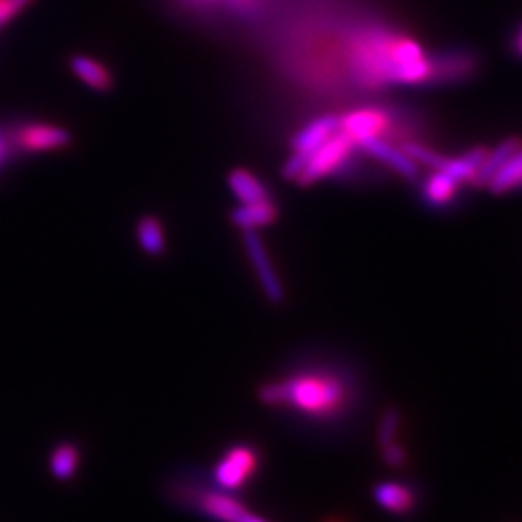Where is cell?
Listing matches in <instances>:
<instances>
[{"label":"cell","instance_id":"20","mask_svg":"<svg viewBox=\"0 0 522 522\" xmlns=\"http://www.w3.org/2000/svg\"><path fill=\"white\" fill-rule=\"evenodd\" d=\"M519 147H521V140L509 138V140H505V142H501V144L497 145L493 151H488L486 157H484V161H482V165H480V169H478V173L474 176V184L486 186V184L490 182V178H492L493 174L497 173V171L503 167V163H505Z\"/></svg>","mask_w":522,"mask_h":522},{"label":"cell","instance_id":"27","mask_svg":"<svg viewBox=\"0 0 522 522\" xmlns=\"http://www.w3.org/2000/svg\"><path fill=\"white\" fill-rule=\"evenodd\" d=\"M515 53L522 57V28L519 31V35H517V39H515Z\"/></svg>","mask_w":522,"mask_h":522},{"label":"cell","instance_id":"18","mask_svg":"<svg viewBox=\"0 0 522 522\" xmlns=\"http://www.w3.org/2000/svg\"><path fill=\"white\" fill-rule=\"evenodd\" d=\"M80 459H82V453H80L76 443H70V441L58 443L57 447L53 449L51 457H49L51 474L60 482L72 480L76 476V472H78Z\"/></svg>","mask_w":522,"mask_h":522},{"label":"cell","instance_id":"3","mask_svg":"<svg viewBox=\"0 0 522 522\" xmlns=\"http://www.w3.org/2000/svg\"><path fill=\"white\" fill-rule=\"evenodd\" d=\"M260 464L261 453L256 445H231L213 466V486L223 492H240L256 478Z\"/></svg>","mask_w":522,"mask_h":522},{"label":"cell","instance_id":"9","mask_svg":"<svg viewBox=\"0 0 522 522\" xmlns=\"http://www.w3.org/2000/svg\"><path fill=\"white\" fill-rule=\"evenodd\" d=\"M374 501L381 509L397 517H410L418 507V492L403 480H383L374 486Z\"/></svg>","mask_w":522,"mask_h":522},{"label":"cell","instance_id":"24","mask_svg":"<svg viewBox=\"0 0 522 522\" xmlns=\"http://www.w3.org/2000/svg\"><path fill=\"white\" fill-rule=\"evenodd\" d=\"M33 0H0V26L16 18Z\"/></svg>","mask_w":522,"mask_h":522},{"label":"cell","instance_id":"2","mask_svg":"<svg viewBox=\"0 0 522 522\" xmlns=\"http://www.w3.org/2000/svg\"><path fill=\"white\" fill-rule=\"evenodd\" d=\"M350 55L354 76L364 86H418L432 78V60L424 49L412 39L387 31H362Z\"/></svg>","mask_w":522,"mask_h":522},{"label":"cell","instance_id":"21","mask_svg":"<svg viewBox=\"0 0 522 522\" xmlns=\"http://www.w3.org/2000/svg\"><path fill=\"white\" fill-rule=\"evenodd\" d=\"M403 414L399 408L389 406L383 410L379 424H377V445H389V443H397L403 441Z\"/></svg>","mask_w":522,"mask_h":522},{"label":"cell","instance_id":"22","mask_svg":"<svg viewBox=\"0 0 522 522\" xmlns=\"http://www.w3.org/2000/svg\"><path fill=\"white\" fill-rule=\"evenodd\" d=\"M379 455H381V463L391 470H405L410 464V455L403 441L379 447Z\"/></svg>","mask_w":522,"mask_h":522},{"label":"cell","instance_id":"14","mask_svg":"<svg viewBox=\"0 0 522 522\" xmlns=\"http://www.w3.org/2000/svg\"><path fill=\"white\" fill-rule=\"evenodd\" d=\"M486 153H488L486 147H474L459 157H445L441 167L435 171L447 174L449 178H453L459 184L474 182V176L478 173Z\"/></svg>","mask_w":522,"mask_h":522},{"label":"cell","instance_id":"16","mask_svg":"<svg viewBox=\"0 0 522 522\" xmlns=\"http://www.w3.org/2000/svg\"><path fill=\"white\" fill-rule=\"evenodd\" d=\"M457 190L459 182H455L441 171H432L422 184V198L432 207H445L455 200Z\"/></svg>","mask_w":522,"mask_h":522},{"label":"cell","instance_id":"5","mask_svg":"<svg viewBox=\"0 0 522 522\" xmlns=\"http://www.w3.org/2000/svg\"><path fill=\"white\" fill-rule=\"evenodd\" d=\"M184 501L200 515L215 522H242L250 509L234 495L219 488H188Z\"/></svg>","mask_w":522,"mask_h":522},{"label":"cell","instance_id":"23","mask_svg":"<svg viewBox=\"0 0 522 522\" xmlns=\"http://www.w3.org/2000/svg\"><path fill=\"white\" fill-rule=\"evenodd\" d=\"M403 149H405L406 155H408L416 165H426V167H430L432 171L439 169L441 163L445 161V155L437 153L432 147H424L422 144L410 142V144H406Z\"/></svg>","mask_w":522,"mask_h":522},{"label":"cell","instance_id":"11","mask_svg":"<svg viewBox=\"0 0 522 522\" xmlns=\"http://www.w3.org/2000/svg\"><path fill=\"white\" fill-rule=\"evenodd\" d=\"M279 209L269 200H261L254 203H240L236 209H232V225H236L240 231H258L263 227H269L277 221Z\"/></svg>","mask_w":522,"mask_h":522},{"label":"cell","instance_id":"13","mask_svg":"<svg viewBox=\"0 0 522 522\" xmlns=\"http://www.w3.org/2000/svg\"><path fill=\"white\" fill-rule=\"evenodd\" d=\"M70 68L93 91H109L115 84L109 68L87 55H74L70 58Z\"/></svg>","mask_w":522,"mask_h":522},{"label":"cell","instance_id":"1","mask_svg":"<svg viewBox=\"0 0 522 522\" xmlns=\"http://www.w3.org/2000/svg\"><path fill=\"white\" fill-rule=\"evenodd\" d=\"M362 381L348 364L308 362L258 389L265 406L283 410L304 424L345 426L362 405Z\"/></svg>","mask_w":522,"mask_h":522},{"label":"cell","instance_id":"25","mask_svg":"<svg viewBox=\"0 0 522 522\" xmlns=\"http://www.w3.org/2000/svg\"><path fill=\"white\" fill-rule=\"evenodd\" d=\"M6 155H8V140L0 134V163L6 159Z\"/></svg>","mask_w":522,"mask_h":522},{"label":"cell","instance_id":"8","mask_svg":"<svg viewBox=\"0 0 522 522\" xmlns=\"http://www.w3.org/2000/svg\"><path fill=\"white\" fill-rule=\"evenodd\" d=\"M72 142V136L66 128L57 124L33 122L26 124L16 134V145L24 151L41 153V151H57Z\"/></svg>","mask_w":522,"mask_h":522},{"label":"cell","instance_id":"26","mask_svg":"<svg viewBox=\"0 0 522 522\" xmlns=\"http://www.w3.org/2000/svg\"><path fill=\"white\" fill-rule=\"evenodd\" d=\"M242 522H269V521H265V519H263V517H260V515H256V513H252V511H250V513H248V515H246V517H244V521Z\"/></svg>","mask_w":522,"mask_h":522},{"label":"cell","instance_id":"15","mask_svg":"<svg viewBox=\"0 0 522 522\" xmlns=\"http://www.w3.org/2000/svg\"><path fill=\"white\" fill-rule=\"evenodd\" d=\"M229 188H231L234 198L240 203L261 202L269 200V190L261 182L260 178L246 169H234L227 176Z\"/></svg>","mask_w":522,"mask_h":522},{"label":"cell","instance_id":"10","mask_svg":"<svg viewBox=\"0 0 522 522\" xmlns=\"http://www.w3.org/2000/svg\"><path fill=\"white\" fill-rule=\"evenodd\" d=\"M356 145H360L368 155H372L374 159L381 161L383 165H387L395 173L401 174L406 180H414L418 176V165L406 155L405 149L393 147L389 142L381 140L379 136L366 138Z\"/></svg>","mask_w":522,"mask_h":522},{"label":"cell","instance_id":"7","mask_svg":"<svg viewBox=\"0 0 522 522\" xmlns=\"http://www.w3.org/2000/svg\"><path fill=\"white\" fill-rule=\"evenodd\" d=\"M244 248L248 254V260L252 263L256 277L260 281L261 290L265 294V298L271 304H281L285 300V287L283 281L271 261V256L265 248V244L261 242L258 231H244Z\"/></svg>","mask_w":522,"mask_h":522},{"label":"cell","instance_id":"4","mask_svg":"<svg viewBox=\"0 0 522 522\" xmlns=\"http://www.w3.org/2000/svg\"><path fill=\"white\" fill-rule=\"evenodd\" d=\"M339 130V118L337 116H319L312 122H308L292 140V155L283 167V176L287 180H298L308 157L325 144L335 132Z\"/></svg>","mask_w":522,"mask_h":522},{"label":"cell","instance_id":"12","mask_svg":"<svg viewBox=\"0 0 522 522\" xmlns=\"http://www.w3.org/2000/svg\"><path fill=\"white\" fill-rule=\"evenodd\" d=\"M383 128H385V115L376 109H360L348 113L345 118H339V130L345 132L354 144L366 138L379 136Z\"/></svg>","mask_w":522,"mask_h":522},{"label":"cell","instance_id":"6","mask_svg":"<svg viewBox=\"0 0 522 522\" xmlns=\"http://www.w3.org/2000/svg\"><path fill=\"white\" fill-rule=\"evenodd\" d=\"M354 145L356 144L348 138L345 132L337 130L325 144L319 145L318 149L308 157L302 173L298 176V182L308 186V184H314L321 178L335 173L337 169H341L345 165Z\"/></svg>","mask_w":522,"mask_h":522},{"label":"cell","instance_id":"17","mask_svg":"<svg viewBox=\"0 0 522 522\" xmlns=\"http://www.w3.org/2000/svg\"><path fill=\"white\" fill-rule=\"evenodd\" d=\"M486 188L495 194H507L511 190L522 188V144L505 163L503 167L493 174L490 182L486 184Z\"/></svg>","mask_w":522,"mask_h":522},{"label":"cell","instance_id":"19","mask_svg":"<svg viewBox=\"0 0 522 522\" xmlns=\"http://www.w3.org/2000/svg\"><path fill=\"white\" fill-rule=\"evenodd\" d=\"M136 236H138V244L144 250L145 254L157 258L165 252L167 248V236H165V229L163 223L153 217V215H144L138 221L136 227Z\"/></svg>","mask_w":522,"mask_h":522}]
</instances>
